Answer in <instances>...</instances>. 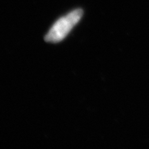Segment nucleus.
<instances>
[{
    "label": "nucleus",
    "instance_id": "1",
    "mask_svg": "<svg viewBox=\"0 0 149 149\" xmlns=\"http://www.w3.org/2000/svg\"><path fill=\"white\" fill-rule=\"evenodd\" d=\"M83 14L82 9H77L72 11L67 16L59 19L46 34L45 41L51 43H57L62 41L80 21Z\"/></svg>",
    "mask_w": 149,
    "mask_h": 149
}]
</instances>
